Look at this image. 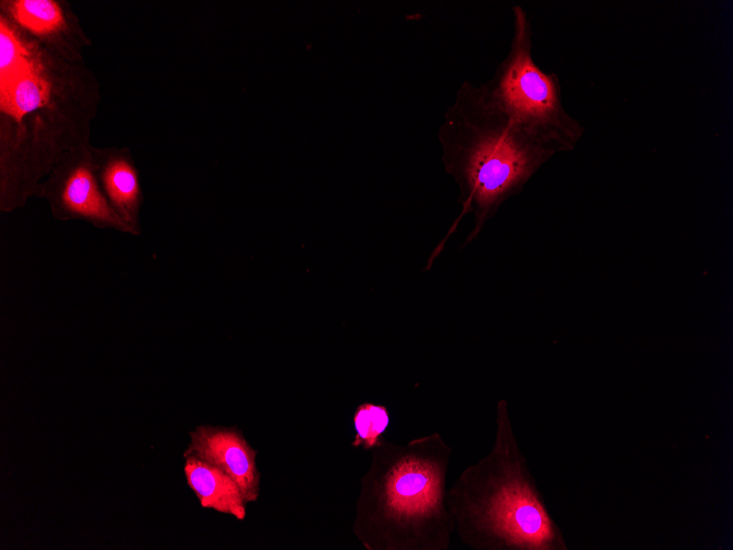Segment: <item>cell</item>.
Wrapping results in <instances>:
<instances>
[{
  "label": "cell",
  "instance_id": "obj_7",
  "mask_svg": "<svg viewBox=\"0 0 733 550\" xmlns=\"http://www.w3.org/2000/svg\"><path fill=\"white\" fill-rule=\"evenodd\" d=\"M187 483L203 508H212L243 520L246 501L237 483L218 468L194 456L184 457Z\"/></svg>",
  "mask_w": 733,
  "mask_h": 550
},
{
  "label": "cell",
  "instance_id": "obj_1",
  "mask_svg": "<svg viewBox=\"0 0 733 550\" xmlns=\"http://www.w3.org/2000/svg\"><path fill=\"white\" fill-rule=\"evenodd\" d=\"M438 139L444 171L458 184L462 211L435 248L426 269L431 268L466 214L473 215L474 226L464 246L555 155L514 126L486 101L480 86L469 81L461 83L446 110Z\"/></svg>",
  "mask_w": 733,
  "mask_h": 550
},
{
  "label": "cell",
  "instance_id": "obj_2",
  "mask_svg": "<svg viewBox=\"0 0 733 550\" xmlns=\"http://www.w3.org/2000/svg\"><path fill=\"white\" fill-rule=\"evenodd\" d=\"M452 448L439 433L397 446L382 438L361 481L354 532L368 549L447 550L455 524L446 504Z\"/></svg>",
  "mask_w": 733,
  "mask_h": 550
},
{
  "label": "cell",
  "instance_id": "obj_6",
  "mask_svg": "<svg viewBox=\"0 0 733 550\" xmlns=\"http://www.w3.org/2000/svg\"><path fill=\"white\" fill-rule=\"evenodd\" d=\"M53 197L56 207L66 216L83 217L101 226L133 233L100 191L87 162L66 168L64 175L57 177Z\"/></svg>",
  "mask_w": 733,
  "mask_h": 550
},
{
  "label": "cell",
  "instance_id": "obj_4",
  "mask_svg": "<svg viewBox=\"0 0 733 550\" xmlns=\"http://www.w3.org/2000/svg\"><path fill=\"white\" fill-rule=\"evenodd\" d=\"M512 35L492 78L480 85L486 101L514 126L554 154L573 150L585 133L564 108L554 72H545L532 55L533 30L528 13L512 7Z\"/></svg>",
  "mask_w": 733,
  "mask_h": 550
},
{
  "label": "cell",
  "instance_id": "obj_9",
  "mask_svg": "<svg viewBox=\"0 0 733 550\" xmlns=\"http://www.w3.org/2000/svg\"><path fill=\"white\" fill-rule=\"evenodd\" d=\"M1 108L16 120L46 104L49 98L48 83L33 67L21 70L1 80Z\"/></svg>",
  "mask_w": 733,
  "mask_h": 550
},
{
  "label": "cell",
  "instance_id": "obj_5",
  "mask_svg": "<svg viewBox=\"0 0 733 550\" xmlns=\"http://www.w3.org/2000/svg\"><path fill=\"white\" fill-rule=\"evenodd\" d=\"M190 438L183 457L194 456L218 468L237 483L247 503L257 501L260 489L257 451L237 428L200 425L190 431Z\"/></svg>",
  "mask_w": 733,
  "mask_h": 550
},
{
  "label": "cell",
  "instance_id": "obj_12",
  "mask_svg": "<svg viewBox=\"0 0 733 550\" xmlns=\"http://www.w3.org/2000/svg\"><path fill=\"white\" fill-rule=\"evenodd\" d=\"M0 74L1 80L32 67L27 53L20 41L2 21L0 26Z\"/></svg>",
  "mask_w": 733,
  "mask_h": 550
},
{
  "label": "cell",
  "instance_id": "obj_11",
  "mask_svg": "<svg viewBox=\"0 0 733 550\" xmlns=\"http://www.w3.org/2000/svg\"><path fill=\"white\" fill-rule=\"evenodd\" d=\"M390 424V414L384 405L363 403L353 414L356 436L353 447L373 449L381 444L382 434Z\"/></svg>",
  "mask_w": 733,
  "mask_h": 550
},
{
  "label": "cell",
  "instance_id": "obj_3",
  "mask_svg": "<svg viewBox=\"0 0 733 550\" xmlns=\"http://www.w3.org/2000/svg\"><path fill=\"white\" fill-rule=\"evenodd\" d=\"M446 504L462 543L473 549H568L518 446L505 400L497 403L493 448L461 472Z\"/></svg>",
  "mask_w": 733,
  "mask_h": 550
},
{
  "label": "cell",
  "instance_id": "obj_8",
  "mask_svg": "<svg viewBox=\"0 0 733 550\" xmlns=\"http://www.w3.org/2000/svg\"><path fill=\"white\" fill-rule=\"evenodd\" d=\"M101 180L112 207L137 232V213L140 203L138 175L134 166L124 157H110L101 166Z\"/></svg>",
  "mask_w": 733,
  "mask_h": 550
},
{
  "label": "cell",
  "instance_id": "obj_10",
  "mask_svg": "<svg viewBox=\"0 0 733 550\" xmlns=\"http://www.w3.org/2000/svg\"><path fill=\"white\" fill-rule=\"evenodd\" d=\"M15 20L36 34L54 32L63 24L59 7L48 0H20L13 3Z\"/></svg>",
  "mask_w": 733,
  "mask_h": 550
}]
</instances>
